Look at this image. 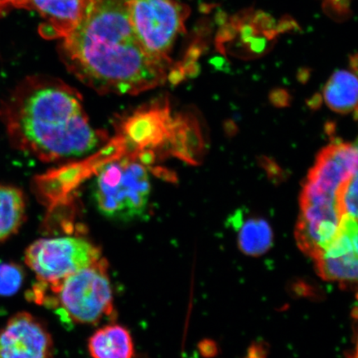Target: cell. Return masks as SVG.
<instances>
[{
    "label": "cell",
    "instance_id": "obj_1",
    "mask_svg": "<svg viewBox=\"0 0 358 358\" xmlns=\"http://www.w3.org/2000/svg\"><path fill=\"white\" fill-rule=\"evenodd\" d=\"M66 69L101 93L134 95L171 79L173 62L159 59L138 39L129 0H85L77 26L62 38Z\"/></svg>",
    "mask_w": 358,
    "mask_h": 358
},
{
    "label": "cell",
    "instance_id": "obj_2",
    "mask_svg": "<svg viewBox=\"0 0 358 358\" xmlns=\"http://www.w3.org/2000/svg\"><path fill=\"white\" fill-rule=\"evenodd\" d=\"M0 119L13 147L47 162L87 155L101 140L78 92L43 76L13 89L0 106Z\"/></svg>",
    "mask_w": 358,
    "mask_h": 358
},
{
    "label": "cell",
    "instance_id": "obj_3",
    "mask_svg": "<svg viewBox=\"0 0 358 358\" xmlns=\"http://www.w3.org/2000/svg\"><path fill=\"white\" fill-rule=\"evenodd\" d=\"M93 203L103 217L129 222L146 212L151 194L149 173L133 159L110 161L96 174L92 185Z\"/></svg>",
    "mask_w": 358,
    "mask_h": 358
},
{
    "label": "cell",
    "instance_id": "obj_4",
    "mask_svg": "<svg viewBox=\"0 0 358 358\" xmlns=\"http://www.w3.org/2000/svg\"><path fill=\"white\" fill-rule=\"evenodd\" d=\"M46 286L55 294L48 303L55 306L66 321L92 324L113 313V293L105 259L66 277L60 284Z\"/></svg>",
    "mask_w": 358,
    "mask_h": 358
},
{
    "label": "cell",
    "instance_id": "obj_5",
    "mask_svg": "<svg viewBox=\"0 0 358 358\" xmlns=\"http://www.w3.org/2000/svg\"><path fill=\"white\" fill-rule=\"evenodd\" d=\"M132 28L147 52L172 62L169 55L178 36L185 32L189 10L178 0H129Z\"/></svg>",
    "mask_w": 358,
    "mask_h": 358
},
{
    "label": "cell",
    "instance_id": "obj_6",
    "mask_svg": "<svg viewBox=\"0 0 358 358\" xmlns=\"http://www.w3.org/2000/svg\"><path fill=\"white\" fill-rule=\"evenodd\" d=\"M99 248L76 236L39 239L26 250L25 262L40 283L55 286L101 259Z\"/></svg>",
    "mask_w": 358,
    "mask_h": 358
},
{
    "label": "cell",
    "instance_id": "obj_7",
    "mask_svg": "<svg viewBox=\"0 0 358 358\" xmlns=\"http://www.w3.org/2000/svg\"><path fill=\"white\" fill-rule=\"evenodd\" d=\"M301 206L295 237L302 252L315 259L337 236L341 213L337 198L331 196H301Z\"/></svg>",
    "mask_w": 358,
    "mask_h": 358
},
{
    "label": "cell",
    "instance_id": "obj_8",
    "mask_svg": "<svg viewBox=\"0 0 358 358\" xmlns=\"http://www.w3.org/2000/svg\"><path fill=\"white\" fill-rule=\"evenodd\" d=\"M53 353L46 325L29 313H17L0 331V358H53Z\"/></svg>",
    "mask_w": 358,
    "mask_h": 358
},
{
    "label": "cell",
    "instance_id": "obj_9",
    "mask_svg": "<svg viewBox=\"0 0 358 358\" xmlns=\"http://www.w3.org/2000/svg\"><path fill=\"white\" fill-rule=\"evenodd\" d=\"M357 172V145L334 143L317 156L302 192L310 195L337 196L340 186Z\"/></svg>",
    "mask_w": 358,
    "mask_h": 358
},
{
    "label": "cell",
    "instance_id": "obj_10",
    "mask_svg": "<svg viewBox=\"0 0 358 358\" xmlns=\"http://www.w3.org/2000/svg\"><path fill=\"white\" fill-rule=\"evenodd\" d=\"M85 0H29V10L42 17L40 34L45 38H64L82 17Z\"/></svg>",
    "mask_w": 358,
    "mask_h": 358
},
{
    "label": "cell",
    "instance_id": "obj_11",
    "mask_svg": "<svg viewBox=\"0 0 358 358\" xmlns=\"http://www.w3.org/2000/svg\"><path fill=\"white\" fill-rule=\"evenodd\" d=\"M208 133L199 114L187 113L176 124V153L192 164L199 165L208 149Z\"/></svg>",
    "mask_w": 358,
    "mask_h": 358
},
{
    "label": "cell",
    "instance_id": "obj_12",
    "mask_svg": "<svg viewBox=\"0 0 358 358\" xmlns=\"http://www.w3.org/2000/svg\"><path fill=\"white\" fill-rule=\"evenodd\" d=\"M93 358H133L134 343L131 334L119 324H110L96 331L88 341Z\"/></svg>",
    "mask_w": 358,
    "mask_h": 358
},
{
    "label": "cell",
    "instance_id": "obj_13",
    "mask_svg": "<svg viewBox=\"0 0 358 358\" xmlns=\"http://www.w3.org/2000/svg\"><path fill=\"white\" fill-rule=\"evenodd\" d=\"M357 78L348 70H338L331 76L324 89L327 106L339 114H348L357 107Z\"/></svg>",
    "mask_w": 358,
    "mask_h": 358
},
{
    "label": "cell",
    "instance_id": "obj_14",
    "mask_svg": "<svg viewBox=\"0 0 358 358\" xmlns=\"http://www.w3.org/2000/svg\"><path fill=\"white\" fill-rule=\"evenodd\" d=\"M238 231V245L246 256L261 257L272 248L274 234L268 222L262 217H249L234 227Z\"/></svg>",
    "mask_w": 358,
    "mask_h": 358
},
{
    "label": "cell",
    "instance_id": "obj_15",
    "mask_svg": "<svg viewBox=\"0 0 358 358\" xmlns=\"http://www.w3.org/2000/svg\"><path fill=\"white\" fill-rule=\"evenodd\" d=\"M25 209L24 196L20 189L0 185V243L19 231Z\"/></svg>",
    "mask_w": 358,
    "mask_h": 358
},
{
    "label": "cell",
    "instance_id": "obj_16",
    "mask_svg": "<svg viewBox=\"0 0 358 358\" xmlns=\"http://www.w3.org/2000/svg\"><path fill=\"white\" fill-rule=\"evenodd\" d=\"M317 274L329 281H338L342 285H356L358 278L357 253H349L337 257H320L315 259Z\"/></svg>",
    "mask_w": 358,
    "mask_h": 358
},
{
    "label": "cell",
    "instance_id": "obj_17",
    "mask_svg": "<svg viewBox=\"0 0 358 358\" xmlns=\"http://www.w3.org/2000/svg\"><path fill=\"white\" fill-rule=\"evenodd\" d=\"M24 280V271L15 263L0 262V296L8 297L20 290Z\"/></svg>",
    "mask_w": 358,
    "mask_h": 358
},
{
    "label": "cell",
    "instance_id": "obj_18",
    "mask_svg": "<svg viewBox=\"0 0 358 358\" xmlns=\"http://www.w3.org/2000/svg\"><path fill=\"white\" fill-rule=\"evenodd\" d=\"M337 200L341 217L349 215L357 219V172L340 186Z\"/></svg>",
    "mask_w": 358,
    "mask_h": 358
},
{
    "label": "cell",
    "instance_id": "obj_19",
    "mask_svg": "<svg viewBox=\"0 0 358 358\" xmlns=\"http://www.w3.org/2000/svg\"><path fill=\"white\" fill-rule=\"evenodd\" d=\"M262 167L265 169L268 178L271 179L273 182L280 183L285 180V173L274 160L267 158V157H262L259 159Z\"/></svg>",
    "mask_w": 358,
    "mask_h": 358
},
{
    "label": "cell",
    "instance_id": "obj_20",
    "mask_svg": "<svg viewBox=\"0 0 358 358\" xmlns=\"http://www.w3.org/2000/svg\"><path fill=\"white\" fill-rule=\"evenodd\" d=\"M291 290H292L293 294L299 297H317L316 291L313 289L312 286L303 281H297L296 283H294Z\"/></svg>",
    "mask_w": 358,
    "mask_h": 358
},
{
    "label": "cell",
    "instance_id": "obj_21",
    "mask_svg": "<svg viewBox=\"0 0 358 358\" xmlns=\"http://www.w3.org/2000/svg\"><path fill=\"white\" fill-rule=\"evenodd\" d=\"M201 355L205 358H213L218 355L217 343L211 339H204L199 344Z\"/></svg>",
    "mask_w": 358,
    "mask_h": 358
},
{
    "label": "cell",
    "instance_id": "obj_22",
    "mask_svg": "<svg viewBox=\"0 0 358 358\" xmlns=\"http://www.w3.org/2000/svg\"><path fill=\"white\" fill-rule=\"evenodd\" d=\"M11 8L29 10V0H0V17L6 15Z\"/></svg>",
    "mask_w": 358,
    "mask_h": 358
},
{
    "label": "cell",
    "instance_id": "obj_23",
    "mask_svg": "<svg viewBox=\"0 0 358 358\" xmlns=\"http://www.w3.org/2000/svg\"><path fill=\"white\" fill-rule=\"evenodd\" d=\"M270 99L273 105L285 107L289 105L291 97L284 89H276L271 92Z\"/></svg>",
    "mask_w": 358,
    "mask_h": 358
},
{
    "label": "cell",
    "instance_id": "obj_24",
    "mask_svg": "<svg viewBox=\"0 0 358 358\" xmlns=\"http://www.w3.org/2000/svg\"><path fill=\"white\" fill-rule=\"evenodd\" d=\"M268 346L265 343H254L248 348L245 358H267Z\"/></svg>",
    "mask_w": 358,
    "mask_h": 358
}]
</instances>
